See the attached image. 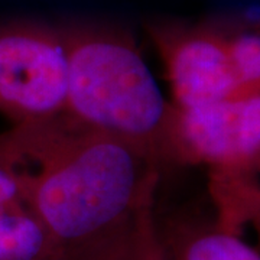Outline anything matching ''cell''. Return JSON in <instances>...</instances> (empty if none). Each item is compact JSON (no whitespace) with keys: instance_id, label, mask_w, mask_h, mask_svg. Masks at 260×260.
Here are the masks:
<instances>
[{"instance_id":"cell-9","label":"cell","mask_w":260,"mask_h":260,"mask_svg":"<svg viewBox=\"0 0 260 260\" xmlns=\"http://www.w3.org/2000/svg\"><path fill=\"white\" fill-rule=\"evenodd\" d=\"M229 49L237 81V95L260 94V32L229 35Z\"/></svg>"},{"instance_id":"cell-6","label":"cell","mask_w":260,"mask_h":260,"mask_svg":"<svg viewBox=\"0 0 260 260\" xmlns=\"http://www.w3.org/2000/svg\"><path fill=\"white\" fill-rule=\"evenodd\" d=\"M62 260H169V254L153 218V207H149L110 236Z\"/></svg>"},{"instance_id":"cell-8","label":"cell","mask_w":260,"mask_h":260,"mask_svg":"<svg viewBox=\"0 0 260 260\" xmlns=\"http://www.w3.org/2000/svg\"><path fill=\"white\" fill-rule=\"evenodd\" d=\"M169 260H260V253L239 234L217 229L182 230L168 242Z\"/></svg>"},{"instance_id":"cell-4","label":"cell","mask_w":260,"mask_h":260,"mask_svg":"<svg viewBox=\"0 0 260 260\" xmlns=\"http://www.w3.org/2000/svg\"><path fill=\"white\" fill-rule=\"evenodd\" d=\"M67 55L56 25L34 19L0 22V116L10 126L64 114Z\"/></svg>"},{"instance_id":"cell-7","label":"cell","mask_w":260,"mask_h":260,"mask_svg":"<svg viewBox=\"0 0 260 260\" xmlns=\"http://www.w3.org/2000/svg\"><path fill=\"white\" fill-rule=\"evenodd\" d=\"M0 260H61V253L26 205L0 203Z\"/></svg>"},{"instance_id":"cell-3","label":"cell","mask_w":260,"mask_h":260,"mask_svg":"<svg viewBox=\"0 0 260 260\" xmlns=\"http://www.w3.org/2000/svg\"><path fill=\"white\" fill-rule=\"evenodd\" d=\"M165 162L205 165L218 225L237 233L251 221L260 194V94L236 95L195 109L171 104Z\"/></svg>"},{"instance_id":"cell-2","label":"cell","mask_w":260,"mask_h":260,"mask_svg":"<svg viewBox=\"0 0 260 260\" xmlns=\"http://www.w3.org/2000/svg\"><path fill=\"white\" fill-rule=\"evenodd\" d=\"M67 55L64 117L165 164L168 103L129 30L95 20L59 25Z\"/></svg>"},{"instance_id":"cell-5","label":"cell","mask_w":260,"mask_h":260,"mask_svg":"<svg viewBox=\"0 0 260 260\" xmlns=\"http://www.w3.org/2000/svg\"><path fill=\"white\" fill-rule=\"evenodd\" d=\"M146 30L165 67L172 106L195 109L239 94L223 30L175 20H152Z\"/></svg>"},{"instance_id":"cell-10","label":"cell","mask_w":260,"mask_h":260,"mask_svg":"<svg viewBox=\"0 0 260 260\" xmlns=\"http://www.w3.org/2000/svg\"><path fill=\"white\" fill-rule=\"evenodd\" d=\"M251 223L254 224V227H256V230L259 233V237H260V197H259V201H257V207H256V211L253 214V218H251Z\"/></svg>"},{"instance_id":"cell-1","label":"cell","mask_w":260,"mask_h":260,"mask_svg":"<svg viewBox=\"0 0 260 260\" xmlns=\"http://www.w3.org/2000/svg\"><path fill=\"white\" fill-rule=\"evenodd\" d=\"M0 146L18 168L23 201L61 260L153 207L158 159L64 116L10 126L0 133Z\"/></svg>"},{"instance_id":"cell-11","label":"cell","mask_w":260,"mask_h":260,"mask_svg":"<svg viewBox=\"0 0 260 260\" xmlns=\"http://www.w3.org/2000/svg\"><path fill=\"white\" fill-rule=\"evenodd\" d=\"M259 197H260V194H259Z\"/></svg>"}]
</instances>
